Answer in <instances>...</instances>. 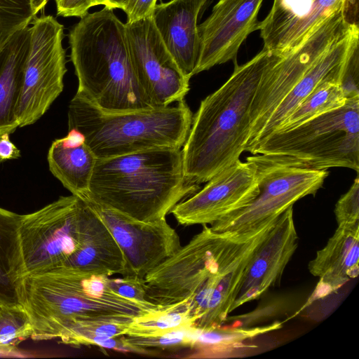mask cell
Here are the masks:
<instances>
[{"mask_svg":"<svg viewBox=\"0 0 359 359\" xmlns=\"http://www.w3.org/2000/svg\"><path fill=\"white\" fill-rule=\"evenodd\" d=\"M275 221L243 233L216 232L203 224L187 244L144 276L146 300L161 306L186 300L194 328L221 327L233 311L255 250Z\"/></svg>","mask_w":359,"mask_h":359,"instance_id":"obj_1","label":"cell"},{"mask_svg":"<svg viewBox=\"0 0 359 359\" xmlns=\"http://www.w3.org/2000/svg\"><path fill=\"white\" fill-rule=\"evenodd\" d=\"M109 277L66 266L25 275L20 303L33 327L31 339H59L79 322L131 323L170 306L124 297L110 287Z\"/></svg>","mask_w":359,"mask_h":359,"instance_id":"obj_2","label":"cell"},{"mask_svg":"<svg viewBox=\"0 0 359 359\" xmlns=\"http://www.w3.org/2000/svg\"><path fill=\"white\" fill-rule=\"evenodd\" d=\"M272 53L264 48L238 65L229 79L201 102L182 148L184 176L193 184L207 182L240 160L250 130L253 96Z\"/></svg>","mask_w":359,"mask_h":359,"instance_id":"obj_3","label":"cell"},{"mask_svg":"<svg viewBox=\"0 0 359 359\" xmlns=\"http://www.w3.org/2000/svg\"><path fill=\"white\" fill-rule=\"evenodd\" d=\"M201 189L184 176L180 148H156L97 159L88 198L142 222L165 218Z\"/></svg>","mask_w":359,"mask_h":359,"instance_id":"obj_4","label":"cell"},{"mask_svg":"<svg viewBox=\"0 0 359 359\" xmlns=\"http://www.w3.org/2000/svg\"><path fill=\"white\" fill-rule=\"evenodd\" d=\"M68 36L79 82L76 93L106 112L154 107L137 79L125 23L113 9L87 13Z\"/></svg>","mask_w":359,"mask_h":359,"instance_id":"obj_5","label":"cell"},{"mask_svg":"<svg viewBox=\"0 0 359 359\" xmlns=\"http://www.w3.org/2000/svg\"><path fill=\"white\" fill-rule=\"evenodd\" d=\"M192 119L184 100L166 107L111 113L76 93L68 109L69 129L83 134L97 159L156 148L182 149Z\"/></svg>","mask_w":359,"mask_h":359,"instance_id":"obj_6","label":"cell"},{"mask_svg":"<svg viewBox=\"0 0 359 359\" xmlns=\"http://www.w3.org/2000/svg\"><path fill=\"white\" fill-rule=\"evenodd\" d=\"M252 154L293 158L310 168L359 171V97L287 130L267 137Z\"/></svg>","mask_w":359,"mask_h":359,"instance_id":"obj_7","label":"cell"},{"mask_svg":"<svg viewBox=\"0 0 359 359\" xmlns=\"http://www.w3.org/2000/svg\"><path fill=\"white\" fill-rule=\"evenodd\" d=\"M259 193L247 205L211 224L216 232L255 231L276 220L299 199L315 195L328 175L288 156L252 154Z\"/></svg>","mask_w":359,"mask_h":359,"instance_id":"obj_8","label":"cell"},{"mask_svg":"<svg viewBox=\"0 0 359 359\" xmlns=\"http://www.w3.org/2000/svg\"><path fill=\"white\" fill-rule=\"evenodd\" d=\"M351 24L344 7L327 18L293 50L282 55H271L253 96L250 130L244 151L252 152L263 128L280 102Z\"/></svg>","mask_w":359,"mask_h":359,"instance_id":"obj_9","label":"cell"},{"mask_svg":"<svg viewBox=\"0 0 359 359\" xmlns=\"http://www.w3.org/2000/svg\"><path fill=\"white\" fill-rule=\"evenodd\" d=\"M85 205L82 198L72 194L22 215L19 233L25 276L65 264L79 245Z\"/></svg>","mask_w":359,"mask_h":359,"instance_id":"obj_10","label":"cell"},{"mask_svg":"<svg viewBox=\"0 0 359 359\" xmlns=\"http://www.w3.org/2000/svg\"><path fill=\"white\" fill-rule=\"evenodd\" d=\"M64 27L52 15L34 18L18 105L19 127L35 123L62 92L67 72Z\"/></svg>","mask_w":359,"mask_h":359,"instance_id":"obj_11","label":"cell"},{"mask_svg":"<svg viewBox=\"0 0 359 359\" xmlns=\"http://www.w3.org/2000/svg\"><path fill=\"white\" fill-rule=\"evenodd\" d=\"M125 26L137 79L152 105L166 107L184 100L190 79L168 51L152 18L126 22Z\"/></svg>","mask_w":359,"mask_h":359,"instance_id":"obj_12","label":"cell"},{"mask_svg":"<svg viewBox=\"0 0 359 359\" xmlns=\"http://www.w3.org/2000/svg\"><path fill=\"white\" fill-rule=\"evenodd\" d=\"M82 199L99 215L121 248L127 276L144 278L182 247L178 233L165 218L142 222L88 198Z\"/></svg>","mask_w":359,"mask_h":359,"instance_id":"obj_13","label":"cell"},{"mask_svg":"<svg viewBox=\"0 0 359 359\" xmlns=\"http://www.w3.org/2000/svg\"><path fill=\"white\" fill-rule=\"evenodd\" d=\"M258 193L256 165L247 158L215 175L170 213L181 225L212 224L247 205Z\"/></svg>","mask_w":359,"mask_h":359,"instance_id":"obj_14","label":"cell"},{"mask_svg":"<svg viewBox=\"0 0 359 359\" xmlns=\"http://www.w3.org/2000/svg\"><path fill=\"white\" fill-rule=\"evenodd\" d=\"M263 0H219L211 14L198 25L200 53L194 75L228 61L236 62L238 50L258 29Z\"/></svg>","mask_w":359,"mask_h":359,"instance_id":"obj_15","label":"cell"},{"mask_svg":"<svg viewBox=\"0 0 359 359\" xmlns=\"http://www.w3.org/2000/svg\"><path fill=\"white\" fill-rule=\"evenodd\" d=\"M346 6V0H273L258 29L264 48L285 55L297 48L327 18Z\"/></svg>","mask_w":359,"mask_h":359,"instance_id":"obj_16","label":"cell"},{"mask_svg":"<svg viewBox=\"0 0 359 359\" xmlns=\"http://www.w3.org/2000/svg\"><path fill=\"white\" fill-rule=\"evenodd\" d=\"M298 246L293 206L274 222L255 250L243 280L233 311L260 297L280 281L284 270Z\"/></svg>","mask_w":359,"mask_h":359,"instance_id":"obj_17","label":"cell"},{"mask_svg":"<svg viewBox=\"0 0 359 359\" xmlns=\"http://www.w3.org/2000/svg\"><path fill=\"white\" fill-rule=\"evenodd\" d=\"M358 27L353 23L309 69L302 79L280 102L263 128L256 148L274 133L292 111L322 82L341 81L346 65L358 48Z\"/></svg>","mask_w":359,"mask_h":359,"instance_id":"obj_18","label":"cell"},{"mask_svg":"<svg viewBox=\"0 0 359 359\" xmlns=\"http://www.w3.org/2000/svg\"><path fill=\"white\" fill-rule=\"evenodd\" d=\"M208 0H171L156 4L154 25L183 74L194 75L200 53L197 19Z\"/></svg>","mask_w":359,"mask_h":359,"instance_id":"obj_19","label":"cell"},{"mask_svg":"<svg viewBox=\"0 0 359 359\" xmlns=\"http://www.w3.org/2000/svg\"><path fill=\"white\" fill-rule=\"evenodd\" d=\"M309 272L319 278L311 301L339 289L359 273V226H338L323 248L309 262Z\"/></svg>","mask_w":359,"mask_h":359,"instance_id":"obj_20","label":"cell"},{"mask_svg":"<svg viewBox=\"0 0 359 359\" xmlns=\"http://www.w3.org/2000/svg\"><path fill=\"white\" fill-rule=\"evenodd\" d=\"M85 203L79 245L64 266L107 276H126L127 264L121 248L99 215Z\"/></svg>","mask_w":359,"mask_h":359,"instance_id":"obj_21","label":"cell"},{"mask_svg":"<svg viewBox=\"0 0 359 359\" xmlns=\"http://www.w3.org/2000/svg\"><path fill=\"white\" fill-rule=\"evenodd\" d=\"M31 41V25L15 32L0 46V134L19 127L17 113Z\"/></svg>","mask_w":359,"mask_h":359,"instance_id":"obj_22","label":"cell"},{"mask_svg":"<svg viewBox=\"0 0 359 359\" xmlns=\"http://www.w3.org/2000/svg\"><path fill=\"white\" fill-rule=\"evenodd\" d=\"M22 215L0 207V303H20L25 276L19 229Z\"/></svg>","mask_w":359,"mask_h":359,"instance_id":"obj_23","label":"cell"},{"mask_svg":"<svg viewBox=\"0 0 359 359\" xmlns=\"http://www.w3.org/2000/svg\"><path fill=\"white\" fill-rule=\"evenodd\" d=\"M47 158L51 173L72 194L82 198L88 193L97 158L86 142L66 147L57 139L53 142Z\"/></svg>","mask_w":359,"mask_h":359,"instance_id":"obj_24","label":"cell"},{"mask_svg":"<svg viewBox=\"0 0 359 359\" xmlns=\"http://www.w3.org/2000/svg\"><path fill=\"white\" fill-rule=\"evenodd\" d=\"M282 324L274 322L269 325L250 328L216 327L208 330H196L192 348L198 351L199 357H210V355L228 353L245 346V342L280 329Z\"/></svg>","mask_w":359,"mask_h":359,"instance_id":"obj_25","label":"cell"},{"mask_svg":"<svg viewBox=\"0 0 359 359\" xmlns=\"http://www.w3.org/2000/svg\"><path fill=\"white\" fill-rule=\"evenodd\" d=\"M130 323L101 320L79 322L72 325L59 340L74 347L93 345L126 352L120 337L127 334Z\"/></svg>","mask_w":359,"mask_h":359,"instance_id":"obj_26","label":"cell"},{"mask_svg":"<svg viewBox=\"0 0 359 359\" xmlns=\"http://www.w3.org/2000/svg\"><path fill=\"white\" fill-rule=\"evenodd\" d=\"M346 100L339 81L326 80L320 83L292 111L275 132L290 130L311 118L339 108L346 103Z\"/></svg>","mask_w":359,"mask_h":359,"instance_id":"obj_27","label":"cell"},{"mask_svg":"<svg viewBox=\"0 0 359 359\" xmlns=\"http://www.w3.org/2000/svg\"><path fill=\"white\" fill-rule=\"evenodd\" d=\"M186 327H193L189 305L184 300L162 310L137 318L129 324L126 335L157 336Z\"/></svg>","mask_w":359,"mask_h":359,"instance_id":"obj_28","label":"cell"},{"mask_svg":"<svg viewBox=\"0 0 359 359\" xmlns=\"http://www.w3.org/2000/svg\"><path fill=\"white\" fill-rule=\"evenodd\" d=\"M195 332L196 328L186 327L157 336L124 335L120 338L126 352L149 354L192 348Z\"/></svg>","mask_w":359,"mask_h":359,"instance_id":"obj_29","label":"cell"},{"mask_svg":"<svg viewBox=\"0 0 359 359\" xmlns=\"http://www.w3.org/2000/svg\"><path fill=\"white\" fill-rule=\"evenodd\" d=\"M32 332L29 317L20 304H0V352L16 351Z\"/></svg>","mask_w":359,"mask_h":359,"instance_id":"obj_30","label":"cell"},{"mask_svg":"<svg viewBox=\"0 0 359 359\" xmlns=\"http://www.w3.org/2000/svg\"><path fill=\"white\" fill-rule=\"evenodd\" d=\"M35 17L29 0H0V46Z\"/></svg>","mask_w":359,"mask_h":359,"instance_id":"obj_31","label":"cell"},{"mask_svg":"<svg viewBox=\"0 0 359 359\" xmlns=\"http://www.w3.org/2000/svg\"><path fill=\"white\" fill-rule=\"evenodd\" d=\"M334 214L338 226H359V179L354 180L348 191L335 205Z\"/></svg>","mask_w":359,"mask_h":359,"instance_id":"obj_32","label":"cell"},{"mask_svg":"<svg viewBox=\"0 0 359 359\" xmlns=\"http://www.w3.org/2000/svg\"><path fill=\"white\" fill-rule=\"evenodd\" d=\"M144 278L136 276H122L121 278H108L110 287L118 294L131 299L148 302L145 297Z\"/></svg>","mask_w":359,"mask_h":359,"instance_id":"obj_33","label":"cell"},{"mask_svg":"<svg viewBox=\"0 0 359 359\" xmlns=\"http://www.w3.org/2000/svg\"><path fill=\"white\" fill-rule=\"evenodd\" d=\"M358 63V48H357L349 59L341 81L340 85L346 99L359 97Z\"/></svg>","mask_w":359,"mask_h":359,"instance_id":"obj_34","label":"cell"},{"mask_svg":"<svg viewBox=\"0 0 359 359\" xmlns=\"http://www.w3.org/2000/svg\"><path fill=\"white\" fill-rule=\"evenodd\" d=\"M157 0H127L123 11L127 15L126 22H133L152 18Z\"/></svg>","mask_w":359,"mask_h":359,"instance_id":"obj_35","label":"cell"},{"mask_svg":"<svg viewBox=\"0 0 359 359\" xmlns=\"http://www.w3.org/2000/svg\"><path fill=\"white\" fill-rule=\"evenodd\" d=\"M57 15L82 18L93 6V0H55Z\"/></svg>","mask_w":359,"mask_h":359,"instance_id":"obj_36","label":"cell"},{"mask_svg":"<svg viewBox=\"0 0 359 359\" xmlns=\"http://www.w3.org/2000/svg\"><path fill=\"white\" fill-rule=\"evenodd\" d=\"M18 148L11 141L9 133L0 134V163L20 156Z\"/></svg>","mask_w":359,"mask_h":359,"instance_id":"obj_37","label":"cell"},{"mask_svg":"<svg viewBox=\"0 0 359 359\" xmlns=\"http://www.w3.org/2000/svg\"><path fill=\"white\" fill-rule=\"evenodd\" d=\"M127 0H93V6L103 5L110 9L121 8L123 10Z\"/></svg>","mask_w":359,"mask_h":359,"instance_id":"obj_38","label":"cell"},{"mask_svg":"<svg viewBox=\"0 0 359 359\" xmlns=\"http://www.w3.org/2000/svg\"><path fill=\"white\" fill-rule=\"evenodd\" d=\"M33 11L36 15L40 11L44 8L48 0H29Z\"/></svg>","mask_w":359,"mask_h":359,"instance_id":"obj_39","label":"cell"},{"mask_svg":"<svg viewBox=\"0 0 359 359\" xmlns=\"http://www.w3.org/2000/svg\"><path fill=\"white\" fill-rule=\"evenodd\" d=\"M0 304H1V303H0Z\"/></svg>","mask_w":359,"mask_h":359,"instance_id":"obj_40","label":"cell"}]
</instances>
